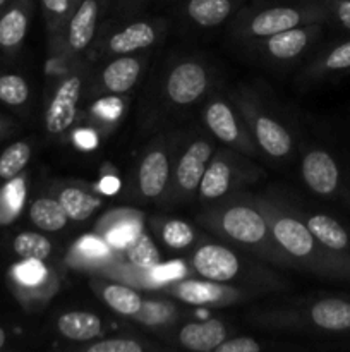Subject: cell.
Instances as JSON below:
<instances>
[{
  "label": "cell",
  "instance_id": "cell-25",
  "mask_svg": "<svg viewBox=\"0 0 350 352\" xmlns=\"http://www.w3.org/2000/svg\"><path fill=\"white\" fill-rule=\"evenodd\" d=\"M230 179L232 170L229 165L222 160H216L205 170L201 182H199V191L206 199H215L225 195L230 188Z\"/></svg>",
  "mask_w": 350,
  "mask_h": 352
},
{
  "label": "cell",
  "instance_id": "cell-5",
  "mask_svg": "<svg viewBox=\"0 0 350 352\" xmlns=\"http://www.w3.org/2000/svg\"><path fill=\"white\" fill-rule=\"evenodd\" d=\"M223 230L232 239L246 244L261 243L266 236V223L263 217L247 206H232L223 213Z\"/></svg>",
  "mask_w": 350,
  "mask_h": 352
},
{
  "label": "cell",
  "instance_id": "cell-29",
  "mask_svg": "<svg viewBox=\"0 0 350 352\" xmlns=\"http://www.w3.org/2000/svg\"><path fill=\"white\" fill-rule=\"evenodd\" d=\"M31 157V148L26 141H17L0 155V179L9 181L23 172Z\"/></svg>",
  "mask_w": 350,
  "mask_h": 352
},
{
  "label": "cell",
  "instance_id": "cell-17",
  "mask_svg": "<svg viewBox=\"0 0 350 352\" xmlns=\"http://www.w3.org/2000/svg\"><path fill=\"white\" fill-rule=\"evenodd\" d=\"M137 78H139V62L136 58H117L103 71V85L113 93L129 91L136 85Z\"/></svg>",
  "mask_w": 350,
  "mask_h": 352
},
{
  "label": "cell",
  "instance_id": "cell-6",
  "mask_svg": "<svg viewBox=\"0 0 350 352\" xmlns=\"http://www.w3.org/2000/svg\"><path fill=\"white\" fill-rule=\"evenodd\" d=\"M302 175L309 188L318 195H329L338 184L335 160L325 151H311L302 162Z\"/></svg>",
  "mask_w": 350,
  "mask_h": 352
},
{
  "label": "cell",
  "instance_id": "cell-42",
  "mask_svg": "<svg viewBox=\"0 0 350 352\" xmlns=\"http://www.w3.org/2000/svg\"><path fill=\"white\" fill-rule=\"evenodd\" d=\"M336 16L343 26L350 28V0H340L336 2Z\"/></svg>",
  "mask_w": 350,
  "mask_h": 352
},
{
  "label": "cell",
  "instance_id": "cell-37",
  "mask_svg": "<svg viewBox=\"0 0 350 352\" xmlns=\"http://www.w3.org/2000/svg\"><path fill=\"white\" fill-rule=\"evenodd\" d=\"M261 349L259 344L256 340L249 339V337H237V339L232 340H223L218 347H216V352H257Z\"/></svg>",
  "mask_w": 350,
  "mask_h": 352
},
{
  "label": "cell",
  "instance_id": "cell-27",
  "mask_svg": "<svg viewBox=\"0 0 350 352\" xmlns=\"http://www.w3.org/2000/svg\"><path fill=\"white\" fill-rule=\"evenodd\" d=\"M12 250L21 260H47L51 253V243L38 232H21L14 237Z\"/></svg>",
  "mask_w": 350,
  "mask_h": 352
},
{
  "label": "cell",
  "instance_id": "cell-7",
  "mask_svg": "<svg viewBox=\"0 0 350 352\" xmlns=\"http://www.w3.org/2000/svg\"><path fill=\"white\" fill-rule=\"evenodd\" d=\"M102 0H79L78 7L69 19V47L82 52L95 36L96 23Z\"/></svg>",
  "mask_w": 350,
  "mask_h": 352
},
{
  "label": "cell",
  "instance_id": "cell-43",
  "mask_svg": "<svg viewBox=\"0 0 350 352\" xmlns=\"http://www.w3.org/2000/svg\"><path fill=\"white\" fill-rule=\"evenodd\" d=\"M75 141H78L79 146L86 148V150H91V148L96 146V136L91 131H78Z\"/></svg>",
  "mask_w": 350,
  "mask_h": 352
},
{
  "label": "cell",
  "instance_id": "cell-38",
  "mask_svg": "<svg viewBox=\"0 0 350 352\" xmlns=\"http://www.w3.org/2000/svg\"><path fill=\"white\" fill-rule=\"evenodd\" d=\"M325 65L328 69H333V71L350 67V41L336 47L335 50L328 55Z\"/></svg>",
  "mask_w": 350,
  "mask_h": 352
},
{
  "label": "cell",
  "instance_id": "cell-33",
  "mask_svg": "<svg viewBox=\"0 0 350 352\" xmlns=\"http://www.w3.org/2000/svg\"><path fill=\"white\" fill-rule=\"evenodd\" d=\"M78 3L79 0H41V7H43L48 26L57 28L65 19H71Z\"/></svg>",
  "mask_w": 350,
  "mask_h": 352
},
{
  "label": "cell",
  "instance_id": "cell-12",
  "mask_svg": "<svg viewBox=\"0 0 350 352\" xmlns=\"http://www.w3.org/2000/svg\"><path fill=\"white\" fill-rule=\"evenodd\" d=\"M301 21V12L294 7H273L254 16L250 21V30L256 36H273L281 31L297 28Z\"/></svg>",
  "mask_w": 350,
  "mask_h": 352
},
{
  "label": "cell",
  "instance_id": "cell-45",
  "mask_svg": "<svg viewBox=\"0 0 350 352\" xmlns=\"http://www.w3.org/2000/svg\"><path fill=\"white\" fill-rule=\"evenodd\" d=\"M5 342H7V333H5V330H3L2 327H0V349H2V347L5 346Z\"/></svg>",
  "mask_w": 350,
  "mask_h": 352
},
{
  "label": "cell",
  "instance_id": "cell-16",
  "mask_svg": "<svg viewBox=\"0 0 350 352\" xmlns=\"http://www.w3.org/2000/svg\"><path fill=\"white\" fill-rule=\"evenodd\" d=\"M30 219L38 229L47 230V232H57V230L64 229L69 217L60 201L51 198H40L31 203Z\"/></svg>",
  "mask_w": 350,
  "mask_h": 352
},
{
  "label": "cell",
  "instance_id": "cell-28",
  "mask_svg": "<svg viewBox=\"0 0 350 352\" xmlns=\"http://www.w3.org/2000/svg\"><path fill=\"white\" fill-rule=\"evenodd\" d=\"M103 299L119 315H136L143 308L141 296L132 289L124 287V285H106L103 289Z\"/></svg>",
  "mask_w": 350,
  "mask_h": 352
},
{
  "label": "cell",
  "instance_id": "cell-9",
  "mask_svg": "<svg viewBox=\"0 0 350 352\" xmlns=\"http://www.w3.org/2000/svg\"><path fill=\"white\" fill-rule=\"evenodd\" d=\"M209 157H211V146L206 141H196L187 148L177 167V181L182 189L194 191L196 188H199Z\"/></svg>",
  "mask_w": 350,
  "mask_h": 352
},
{
  "label": "cell",
  "instance_id": "cell-34",
  "mask_svg": "<svg viewBox=\"0 0 350 352\" xmlns=\"http://www.w3.org/2000/svg\"><path fill=\"white\" fill-rule=\"evenodd\" d=\"M192 229L187 223L180 222V220H174V222L165 223L163 227V239L170 248L180 250V248L189 246L192 243Z\"/></svg>",
  "mask_w": 350,
  "mask_h": 352
},
{
  "label": "cell",
  "instance_id": "cell-22",
  "mask_svg": "<svg viewBox=\"0 0 350 352\" xmlns=\"http://www.w3.org/2000/svg\"><path fill=\"white\" fill-rule=\"evenodd\" d=\"M232 10L230 0H189L187 14L199 26H216Z\"/></svg>",
  "mask_w": 350,
  "mask_h": 352
},
{
  "label": "cell",
  "instance_id": "cell-13",
  "mask_svg": "<svg viewBox=\"0 0 350 352\" xmlns=\"http://www.w3.org/2000/svg\"><path fill=\"white\" fill-rule=\"evenodd\" d=\"M58 332L69 340L86 342L96 339L102 333V322L96 315L88 311H71L58 318Z\"/></svg>",
  "mask_w": 350,
  "mask_h": 352
},
{
  "label": "cell",
  "instance_id": "cell-20",
  "mask_svg": "<svg viewBox=\"0 0 350 352\" xmlns=\"http://www.w3.org/2000/svg\"><path fill=\"white\" fill-rule=\"evenodd\" d=\"M206 124L218 140L233 143L239 138V126L232 110L223 102H213L206 110Z\"/></svg>",
  "mask_w": 350,
  "mask_h": 352
},
{
  "label": "cell",
  "instance_id": "cell-41",
  "mask_svg": "<svg viewBox=\"0 0 350 352\" xmlns=\"http://www.w3.org/2000/svg\"><path fill=\"white\" fill-rule=\"evenodd\" d=\"M154 274H156V278H160V280H170V278L180 277L184 274V267L180 263H167L161 268H158Z\"/></svg>",
  "mask_w": 350,
  "mask_h": 352
},
{
  "label": "cell",
  "instance_id": "cell-32",
  "mask_svg": "<svg viewBox=\"0 0 350 352\" xmlns=\"http://www.w3.org/2000/svg\"><path fill=\"white\" fill-rule=\"evenodd\" d=\"M45 275L47 272L40 260H23L21 263L14 265L10 270L12 282L19 287H36L38 284L43 282Z\"/></svg>",
  "mask_w": 350,
  "mask_h": 352
},
{
  "label": "cell",
  "instance_id": "cell-15",
  "mask_svg": "<svg viewBox=\"0 0 350 352\" xmlns=\"http://www.w3.org/2000/svg\"><path fill=\"white\" fill-rule=\"evenodd\" d=\"M254 131H256V136L261 148H263L268 155H271V157L280 158L285 157V155L290 151V134L287 133L285 127H281L280 124L275 122V120L263 116L257 117Z\"/></svg>",
  "mask_w": 350,
  "mask_h": 352
},
{
  "label": "cell",
  "instance_id": "cell-8",
  "mask_svg": "<svg viewBox=\"0 0 350 352\" xmlns=\"http://www.w3.org/2000/svg\"><path fill=\"white\" fill-rule=\"evenodd\" d=\"M273 236L277 243L292 256L305 258L314 251V239H312L311 230L295 219H288V217L278 219L273 223Z\"/></svg>",
  "mask_w": 350,
  "mask_h": 352
},
{
  "label": "cell",
  "instance_id": "cell-14",
  "mask_svg": "<svg viewBox=\"0 0 350 352\" xmlns=\"http://www.w3.org/2000/svg\"><path fill=\"white\" fill-rule=\"evenodd\" d=\"M311 318L319 329L331 332L350 329V302L342 299H323L312 306Z\"/></svg>",
  "mask_w": 350,
  "mask_h": 352
},
{
  "label": "cell",
  "instance_id": "cell-31",
  "mask_svg": "<svg viewBox=\"0 0 350 352\" xmlns=\"http://www.w3.org/2000/svg\"><path fill=\"white\" fill-rule=\"evenodd\" d=\"M30 98V86L26 79L17 74L0 76V102L10 107H21Z\"/></svg>",
  "mask_w": 350,
  "mask_h": 352
},
{
  "label": "cell",
  "instance_id": "cell-35",
  "mask_svg": "<svg viewBox=\"0 0 350 352\" xmlns=\"http://www.w3.org/2000/svg\"><path fill=\"white\" fill-rule=\"evenodd\" d=\"M89 352H141L143 346L130 339H112L89 346Z\"/></svg>",
  "mask_w": 350,
  "mask_h": 352
},
{
  "label": "cell",
  "instance_id": "cell-39",
  "mask_svg": "<svg viewBox=\"0 0 350 352\" xmlns=\"http://www.w3.org/2000/svg\"><path fill=\"white\" fill-rule=\"evenodd\" d=\"M95 112L105 119H117L122 113V102L119 98L100 100L95 105Z\"/></svg>",
  "mask_w": 350,
  "mask_h": 352
},
{
  "label": "cell",
  "instance_id": "cell-11",
  "mask_svg": "<svg viewBox=\"0 0 350 352\" xmlns=\"http://www.w3.org/2000/svg\"><path fill=\"white\" fill-rule=\"evenodd\" d=\"M168 179L167 155L154 150L143 158L139 167V188L146 198H156L163 192Z\"/></svg>",
  "mask_w": 350,
  "mask_h": 352
},
{
  "label": "cell",
  "instance_id": "cell-21",
  "mask_svg": "<svg viewBox=\"0 0 350 352\" xmlns=\"http://www.w3.org/2000/svg\"><path fill=\"white\" fill-rule=\"evenodd\" d=\"M174 294L189 305H211L222 299L223 289L213 284V280H187L180 282L174 289Z\"/></svg>",
  "mask_w": 350,
  "mask_h": 352
},
{
  "label": "cell",
  "instance_id": "cell-46",
  "mask_svg": "<svg viewBox=\"0 0 350 352\" xmlns=\"http://www.w3.org/2000/svg\"><path fill=\"white\" fill-rule=\"evenodd\" d=\"M3 134H5V122H3V120L0 119V138H2Z\"/></svg>",
  "mask_w": 350,
  "mask_h": 352
},
{
  "label": "cell",
  "instance_id": "cell-4",
  "mask_svg": "<svg viewBox=\"0 0 350 352\" xmlns=\"http://www.w3.org/2000/svg\"><path fill=\"white\" fill-rule=\"evenodd\" d=\"M206 89V72L196 62H184L170 72L167 93L177 105L196 102Z\"/></svg>",
  "mask_w": 350,
  "mask_h": 352
},
{
  "label": "cell",
  "instance_id": "cell-3",
  "mask_svg": "<svg viewBox=\"0 0 350 352\" xmlns=\"http://www.w3.org/2000/svg\"><path fill=\"white\" fill-rule=\"evenodd\" d=\"M33 0H10L0 12V50L12 54L24 41Z\"/></svg>",
  "mask_w": 350,
  "mask_h": 352
},
{
  "label": "cell",
  "instance_id": "cell-47",
  "mask_svg": "<svg viewBox=\"0 0 350 352\" xmlns=\"http://www.w3.org/2000/svg\"><path fill=\"white\" fill-rule=\"evenodd\" d=\"M9 2H10V0H0V12H2L3 7H5Z\"/></svg>",
  "mask_w": 350,
  "mask_h": 352
},
{
  "label": "cell",
  "instance_id": "cell-18",
  "mask_svg": "<svg viewBox=\"0 0 350 352\" xmlns=\"http://www.w3.org/2000/svg\"><path fill=\"white\" fill-rule=\"evenodd\" d=\"M154 41V31L148 23H132L124 28L120 33L113 34L110 40V50L115 54H130V52L148 48Z\"/></svg>",
  "mask_w": 350,
  "mask_h": 352
},
{
  "label": "cell",
  "instance_id": "cell-40",
  "mask_svg": "<svg viewBox=\"0 0 350 352\" xmlns=\"http://www.w3.org/2000/svg\"><path fill=\"white\" fill-rule=\"evenodd\" d=\"M81 250L84 251L88 256L95 258H103L108 254V248H106L100 239H95V237H84V239L81 241Z\"/></svg>",
  "mask_w": 350,
  "mask_h": 352
},
{
  "label": "cell",
  "instance_id": "cell-19",
  "mask_svg": "<svg viewBox=\"0 0 350 352\" xmlns=\"http://www.w3.org/2000/svg\"><path fill=\"white\" fill-rule=\"evenodd\" d=\"M307 229L311 230L312 237H316L323 246L329 248V250H345L349 244V236H347L345 229L328 215L311 217L307 220Z\"/></svg>",
  "mask_w": 350,
  "mask_h": 352
},
{
  "label": "cell",
  "instance_id": "cell-1",
  "mask_svg": "<svg viewBox=\"0 0 350 352\" xmlns=\"http://www.w3.org/2000/svg\"><path fill=\"white\" fill-rule=\"evenodd\" d=\"M82 79L81 76H69L60 88L57 89L55 96L51 98L50 105L47 109V131L50 134L64 133L65 129L71 127V124L75 119V105H78L79 93H81Z\"/></svg>",
  "mask_w": 350,
  "mask_h": 352
},
{
  "label": "cell",
  "instance_id": "cell-44",
  "mask_svg": "<svg viewBox=\"0 0 350 352\" xmlns=\"http://www.w3.org/2000/svg\"><path fill=\"white\" fill-rule=\"evenodd\" d=\"M100 191L102 192H106V195H113V192L119 191L120 188V182L117 181L115 177H112V175H106L105 179H102V182H100Z\"/></svg>",
  "mask_w": 350,
  "mask_h": 352
},
{
  "label": "cell",
  "instance_id": "cell-26",
  "mask_svg": "<svg viewBox=\"0 0 350 352\" xmlns=\"http://www.w3.org/2000/svg\"><path fill=\"white\" fill-rule=\"evenodd\" d=\"M60 205L64 206L65 213L72 220H84L102 205L98 198L86 195L84 191L78 188H65L60 192Z\"/></svg>",
  "mask_w": 350,
  "mask_h": 352
},
{
  "label": "cell",
  "instance_id": "cell-36",
  "mask_svg": "<svg viewBox=\"0 0 350 352\" xmlns=\"http://www.w3.org/2000/svg\"><path fill=\"white\" fill-rule=\"evenodd\" d=\"M139 236V229L134 223L126 222L122 226H117L115 229H112L108 232V243L113 244L117 248L130 246V244L136 241V237Z\"/></svg>",
  "mask_w": 350,
  "mask_h": 352
},
{
  "label": "cell",
  "instance_id": "cell-2",
  "mask_svg": "<svg viewBox=\"0 0 350 352\" xmlns=\"http://www.w3.org/2000/svg\"><path fill=\"white\" fill-rule=\"evenodd\" d=\"M196 272L213 282H229L239 274L240 263L235 254L223 246L206 244L192 258Z\"/></svg>",
  "mask_w": 350,
  "mask_h": 352
},
{
  "label": "cell",
  "instance_id": "cell-24",
  "mask_svg": "<svg viewBox=\"0 0 350 352\" xmlns=\"http://www.w3.org/2000/svg\"><path fill=\"white\" fill-rule=\"evenodd\" d=\"M26 198V184L24 179L16 175L9 179L7 184L0 189V223H9L19 215Z\"/></svg>",
  "mask_w": 350,
  "mask_h": 352
},
{
  "label": "cell",
  "instance_id": "cell-30",
  "mask_svg": "<svg viewBox=\"0 0 350 352\" xmlns=\"http://www.w3.org/2000/svg\"><path fill=\"white\" fill-rule=\"evenodd\" d=\"M129 260L134 267L153 270L160 265V251L150 237L139 234L129 246Z\"/></svg>",
  "mask_w": 350,
  "mask_h": 352
},
{
  "label": "cell",
  "instance_id": "cell-10",
  "mask_svg": "<svg viewBox=\"0 0 350 352\" xmlns=\"http://www.w3.org/2000/svg\"><path fill=\"white\" fill-rule=\"evenodd\" d=\"M226 330L216 320L205 323H189L178 333L180 344L189 351L211 352L225 340Z\"/></svg>",
  "mask_w": 350,
  "mask_h": 352
},
{
  "label": "cell",
  "instance_id": "cell-23",
  "mask_svg": "<svg viewBox=\"0 0 350 352\" xmlns=\"http://www.w3.org/2000/svg\"><path fill=\"white\" fill-rule=\"evenodd\" d=\"M307 33L304 30H292L281 31V33L273 34L268 41V50L273 57L287 60V58L297 57L307 45Z\"/></svg>",
  "mask_w": 350,
  "mask_h": 352
}]
</instances>
